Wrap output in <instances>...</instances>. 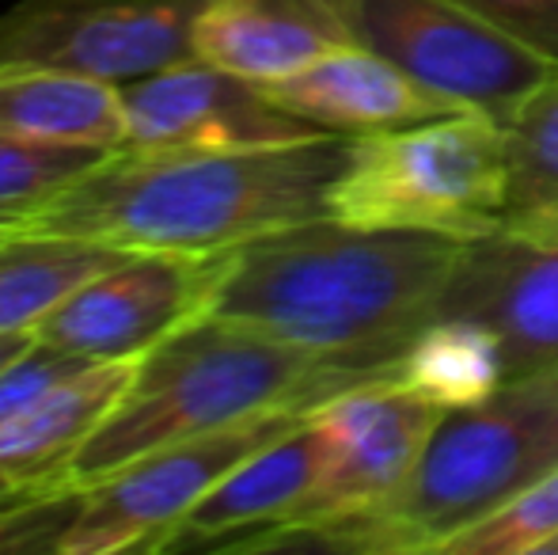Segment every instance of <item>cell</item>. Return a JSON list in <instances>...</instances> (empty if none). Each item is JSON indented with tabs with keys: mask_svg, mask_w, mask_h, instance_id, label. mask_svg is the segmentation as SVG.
Returning a JSON list of instances; mask_svg holds the SVG:
<instances>
[{
	"mask_svg": "<svg viewBox=\"0 0 558 555\" xmlns=\"http://www.w3.org/2000/svg\"><path fill=\"white\" fill-rule=\"evenodd\" d=\"M353 153L357 134L263 148L122 145L65 191L15 209L12 232L96 240L118 252H232L331 217V191Z\"/></svg>",
	"mask_w": 558,
	"mask_h": 555,
	"instance_id": "cell-1",
	"label": "cell"
},
{
	"mask_svg": "<svg viewBox=\"0 0 558 555\" xmlns=\"http://www.w3.org/2000/svg\"><path fill=\"white\" fill-rule=\"evenodd\" d=\"M463 244L335 217L289 225L232 248L209 316L391 377L407 342L434 319Z\"/></svg>",
	"mask_w": 558,
	"mask_h": 555,
	"instance_id": "cell-2",
	"label": "cell"
},
{
	"mask_svg": "<svg viewBox=\"0 0 558 555\" xmlns=\"http://www.w3.org/2000/svg\"><path fill=\"white\" fill-rule=\"evenodd\" d=\"M361 381L376 377L247 324L202 316L141 358L122 400L65 464V480L88 491L156 449L266 411H316Z\"/></svg>",
	"mask_w": 558,
	"mask_h": 555,
	"instance_id": "cell-3",
	"label": "cell"
},
{
	"mask_svg": "<svg viewBox=\"0 0 558 555\" xmlns=\"http://www.w3.org/2000/svg\"><path fill=\"white\" fill-rule=\"evenodd\" d=\"M558 464L555 373L517 381L437 419L422 457L380 503L289 536L281 548L345 555H429Z\"/></svg>",
	"mask_w": 558,
	"mask_h": 555,
	"instance_id": "cell-4",
	"label": "cell"
},
{
	"mask_svg": "<svg viewBox=\"0 0 558 555\" xmlns=\"http://www.w3.org/2000/svg\"><path fill=\"white\" fill-rule=\"evenodd\" d=\"M506 134L494 114L452 111L361 134L331 191V217L361 229H411L452 240L501 232Z\"/></svg>",
	"mask_w": 558,
	"mask_h": 555,
	"instance_id": "cell-5",
	"label": "cell"
},
{
	"mask_svg": "<svg viewBox=\"0 0 558 555\" xmlns=\"http://www.w3.org/2000/svg\"><path fill=\"white\" fill-rule=\"evenodd\" d=\"M350 43L388 58L460 111L506 119L555 61L456 0H324Z\"/></svg>",
	"mask_w": 558,
	"mask_h": 555,
	"instance_id": "cell-6",
	"label": "cell"
},
{
	"mask_svg": "<svg viewBox=\"0 0 558 555\" xmlns=\"http://www.w3.org/2000/svg\"><path fill=\"white\" fill-rule=\"evenodd\" d=\"M304 415L312 411H266V415L186 437V442L118 468L104 483L88 487L81 518L61 541V555L163 552L186 514L232 468H240L266 442L293 430Z\"/></svg>",
	"mask_w": 558,
	"mask_h": 555,
	"instance_id": "cell-7",
	"label": "cell"
},
{
	"mask_svg": "<svg viewBox=\"0 0 558 555\" xmlns=\"http://www.w3.org/2000/svg\"><path fill=\"white\" fill-rule=\"evenodd\" d=\"M206 0H15L0 12V69L130 84L194 58Z\"/></svg>",
	"mask_w": 558,
	"mask_h": 555,
	"instance_id": "cell-8",
	"label": "cell"
},
{
	"mask_svg": "<svg viewBox=\"0 0 558 555\" xmlns=\"http://www.w3.org/2000/svg\"><path fill=\"white\" fill-rule=\"evenodd\" d=\"M232 252H130L76 286L35 339L88 362L145 358L156 342L209 316Z\"/></svg>",
	"mask_w": 558,
	"mask_h": 555,
	"instance_id": "cell-9",
	"label": "cell"
},
{
	"mask_svg": "<svg viewBox=\"0 0 558 555\" xmlns=\"http://www.w3.org/2000/svg\"><path fill=\"white\" fill-rule=\"evenodd\" d=\"M312 415L327 430L324 475L301 510L266 541H258L255 552H274L304 529L345 518L391 495L422 457L441 408L407 388L403 381L376 377L324 400Z\"/></svg>",
	"mask_w": 558,
	"mask_h": 555,
	"instance_id": "cell-10",
	"label": "cell"
},
{
	"mask_svg": "<svg viewBox=\"0 0 558 555\" xmlns=\"http://www.w3.org/2000/svg\"><path fill=\"white\" fill-rule=\"evenodd\" d=\"M125 148H263L327 134L263 84L191 58L122 84Z\"/></svg>",
	"mask_w": 558,
	"mask_h": 555,
	"instance_id": "cell-11",
	"label": "cell"
},
{
	"mask_svg": "<svg viewBox=\"0 0 558 555\" xmlns=\"http://www.w3.org/2000/svg\"><path fill=\"white\" fill-rule=\"evenodd\" d=\"M434 316L490 327L506 358V385L558 373V240L509 232L468 240Z\"/></svg>",
	"mask_w": 558,
	"mask_h": 555,
	"instance_id": "cell-12",
	"label": "cell"
},
{
	"mask_svg": "<svg viewBox=\"0 0 558 555\" xmlns=\"http://www.w3.org/2000/svg\"><path fill=\"white\" fill-rule=\"evenodd\" d=\"M327 464V430L304 415L293 430L251 453L225 475L179 526L163 552L183 548H240L255 552L258 541L281 529L312 495Z\"/></svg>",
	"mask_w": 558,
	"mask_h": 555,
	"instance_id": "cell-13",
	"label": "cell"
},
{
	"mask_svg": "<svg viewBox=\"0 0 558 555\" xmlns=\"http://www.w3.org/2000/svg\"><path fill=\"white\" fill-rule=\"evenodd\" d=\"M263 92L286 111L308 119L327 134H380L452 114V107L388 58L345 43L327 50L301 73L263 84Z\"/></svg>",
	"mask_w": 558,
	"mask_h": 555,
	"instance_id": "cell-14",
	"label": "cell"
},
{
	"mask_svg": "<svg viewBox=\"0 0 558 555\" xmlns=\"http://www.w3.org/2000/svg\"><path fill=\"white\" fill-rule=\"evenodd\" d=\"M137 362L141 358L88 362L8 419L0 426V475L15 483L65 480V464L122 400Z\"/></svg>",
	"mask_w": 558,
	"mask_h": 555,
	"instance_id": "cell-15",
	"label": "cell"
},
{
	"mask_svg": "<svg viewBox=\"0 0 558 555\" xmlns=\"http://www.w3.org/2000/svg\"><path fill=\"white\" fill-rule=\"evenodd\" d=\"M0 134L38 145L122 148V84L50 69H0Z\"/></svg>",
	"mask_w": 558,
	"mask_h": 555,
	"instance_id": "cell-16",
	"label": "cell"
},
{
	"mask_svg": "<svg viewBox=\"0 0 558 555\" xmlns=\"http://www.w3.org/2000/svg\"><path fill=\"white\" fill-rule=\"evenodd\" d=\"M506 206L501 232L558 240V69L501 119Z\"/></svg>",
	"mask_w": 558,
	"mask_h": 555,
	"instance_id": "cell-17",
	"label": "cell"
},
{
	"mask_svg": "<svg viewBox=\"0 0 558 555\" xmlns=\"http://www.w3.org/2000/svg\"><path fill=\"white\" fill-rule=\"evenodd\" d=\"M122 255L96 240L0 237V335L35 331L76 286L104 275Z\"/></svg>",
	"mask_w": 558,
	"mask_h": 555,
	"instance_id": "cell-18",
	"label": "cell"
},
{
	"mask_svg": "<svg viewBox=\"0 0 558 555\" xmlns=\"http://www.w3.org/2000/svg\"><path fill=\"white\" fill-rule=\"evenodd\" d=\"M391 377L441 411L471 408L506 388V358L498 335L486 324L463 316H434L407 342Z\"/></svg>",
	"mask_w": 558,
	"mask_h": 555,
	"instance_id": "cell-19",
	"label": "cell"
},
{
	"mask_svg": "<svg viewBox=\"0 0 558 555\" xmlns=\"http://www.w3.org/2000/svg\"><path fill=\"white\" fill-rule=\"evenodd\" d=\"M558 541V464L524 483L509 503L486 514L478 526L448 541L441 555H532Z\"/></svg>",
	"mask_w": 558,
	"mask_h": 555,
	"instance_id": "cell-20",
	"label": "cell"
},
{
	"mask_svg": "<svg viewBox=\"0 0 558 555\" xmlns=\"http://www.w3.org/2000/svg\"><path fill=\"white\" fill-rule=\"evenodd\" d=\"M114 148H81V145H38V141L0 134V209L35 206L50 194L107 160Z\"/></svg>",
	"mask_w": 558,
	"mask_h": 555,
	"instance_id": "cell-21",
	"label": "cell"
},
{
	"mask_svg": "<svg viewBox=\"0 0 558 555\" xmlns=\"http://www.w3.org/2000/svg\"><path fill=\"white\" fill-rule=\"evenodd\" d=\"M84 498L88 491L73 487L69 480L27 483L15 495L0 498V555H61V541L81 518Z\"/></svg>",
	"mask_w": 558,
	"mask_h": 555,
	"instance_id": "cell-22",
	"label": "cell"
},
{
	"mask_svg": "<svg viewBox=\"0 0 558 555\" xmlns=\"http://www.w3.org/2000/svg\"><path fill=\"white\" fill-rule=\"evenodd\" d=\"M84 365H88V358L65 354V350L46 347V342L35 339V347L27 354H20L8 370H0V426L20 415L27 403H35L46 388L73 377Z\"/></svg>",
	"mask_w": 558,
	"mask_h": 555,
	"instance_id": "cell-23",
	"label": "cell"
},
{
	"mask_svg": "<svg viewBox=\"0 0 558 555\" xmlns=\"http://www.w3.org/2000/svg\"><path fill=\"white\" fill-rule=\"evenodd\" d=\"M558 65V0H456Z\"/></svg>",
	"mask_w": 558,
	"mask_h": 555,
	"instance_id": "cell-24",
	"label": "cell"
},
{
	"mask_svg": "<svg viewBox=\"0 0 558 555\" xmlns=\"http://www.w3.org/2000/svg\"><path fill=\"white\" fill-rule=\"evenodd\" d=\"M35 347V331H12V335H0V370L15 362L20 354Z\"/></svg>",
	"mask_w": 558,
	"mask_h": 555,
	"instance_id": "cell-25",
	"label": "cell"
},
{
	"mask_svg": "<svg viewBox=\"0 0 558 555\" xmlns=\"http://www.w3.org/2000/svg\"><path fill=\"white\" fill-rule=\"evenodd\" d=\"M20 487H27V483H15V480H8V475H0V498H8V495H15Z\"/></svg>",
	"mask_w": 558,
	"mask_h": 555,
	"instance_id": "cell-26",
	"label": "cell"
},
{
	"mask_svg": "<svg viewBox=\"0 0 558 555\" xmlns=\"http://www.w3.org/2000/svg\"><path fill=\"white\" fill-rule=\"evenodd\" d=\"M15 225V209H0V237H8Z\"/></svg>",
	"mask_w": 558,
	"mask_h": 555,
	"instance_id": "cell-27",
	"label": "cell"
},
{
	"mask_svg": "<svg viewBox=\"0 0 558 555\" xmlns=\"http://www.w3.org/2000/svg\"><path fill=\"white\" fill-rule=\"evenodd\" d=\"M555 453H558V373H555Z\"/></svg>",
	"mask_w": 558,
	"mask_h": 555,
	"instance_id": "cell-28",
	"label": "cell"
},
{
	"mask_svg": "<svg viewBox=\"0 0 558 555\" xmlns=\"http://www.w3.org/2000/svg\"><path fill=\"white\" fill-rule=\"evenodd\" d=\"M547 555H558V541L551 544V548H547Z\"/></svg>",
	"mask_w": 558,
	"mask_h": 555,
	"instance_id": "cell-29",
	"label": "cell"
}]
</instances>
